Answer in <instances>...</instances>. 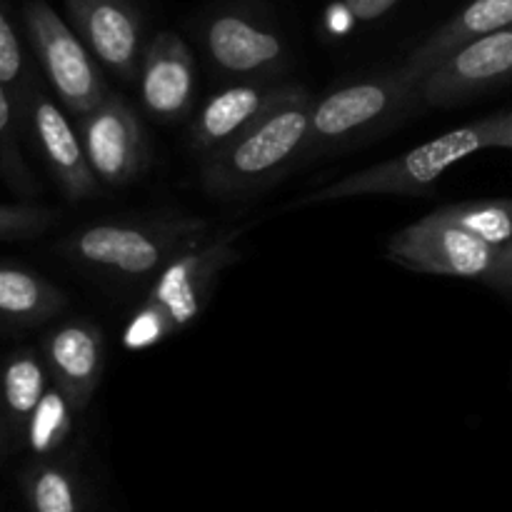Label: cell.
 <instances>
[{
	"label": "cell",
	"mask_w": 512,
	"mask_h": 512,
	"mask_svg": "<svg viewBox=\"0 0 512 512\" xmlns=\"http://www.w3.org/2000/svg\"><path fill=\"white\" fill-rule=\"evenodd\" d=\"M313 105V95L303 85H293L283 100L248 128L210 150L200 168L205 193L228 198L278 180L295 160L303 158Z\"/></svg>",
	"instance_id": "cell-1"
},
{
	"label": "cell",
	"mask_w": 512,
	"mask_h": 512,
	"mask_svg": "<svg viewBox=\"0 0 512 512\" xmlns=\"http://www.w3.org/2000/svg\"><path fill=\"white\" fill-rule=\"evenodd\" d=\"M505 118L508 113H493L473 120L463 128L448 130L408 153L373 165L360 173L345 175L328 188L305 195L300 205L333 203V200L363 198V195H425L455 163L485 148H503Z\"/></svg>",
	"instance_id": "cell-2"
},
{
	"label": "cell",
	"mask_w": 512,
	"mask_h": 512,
	"mask_svg": "<svg viewBox=\"0 0 512 512\" xmlns=\"http://www.w3.org/2000/svg\"><path fill=\"white\" fill-rule=\"evenodd\" d=\"M203 238H208V225L188 215L103 220L70 233L60 243V253L88 268L145 278L160 273L175 255Z\"/></svg>",
	"instance_id": "cell-3"
},
{
	"label": "cell",
	"mask_w": 512,
	"mask_h": 512,
	"mask_svg": "<svg viewBox=\"0 0 512 512\" xmlns=\"http://www.w3.org/2000/svg\"><path fill=\"white\" fill-rule=\"evenodd\" d=\"M420 103H425L420 83L400 68L330 90L313 105L303 158H318L383 135L415 113Z\"/></svg>",
	"instance_id": "cell-4"
},
{
	"label": "cell",
	"mask_w": 512,
	"mask_h": 512,
	"mask_svg": "<svg viewBox=\"0 0 512 512\" xmlns=\"http://www.w3.org/2000/svg\"><path fill=\"white\" fill-rule=\"evenodd\" d=\"M23 25L45 80L75 120L108 98L110 88L98 58L90 53L73 25L55 13L53 5L45 0H25Z\"/></svg>",
	"instance_id": "cell-5"
},
{
	"label": "cell",
	"mask_w": 512,
	"mask_h": 512,
	"mask_svg": "<svg viewBox=\"0 0 512 512\" xmlns=\"http://www.w3.org/2000/svg\"><path fill=\"white\" fill-rule=\"evenodd\" d=\"M498 250L430 213L390 238L388 258L415 273L485 280L498 260Z\"/></svg>",
	"instance_id": "cell-6"
},
{
	"label": "cell",
	"mask_w": 512,
	"mask_h": 512,
	"mask_svg": "<svg viewBox=\"0 0 512 512\" xmlns=\"http://www.w3.org/2000/svg\"><path fill=\"white\" fill-rule=\"evenodd\" d=\"M78 135L100 183L123 188L148 173L153 160L148 133L123 95L110 90L98 108L78 118Z\"/></svg>",
	"instance_id": "cell-7"
},
{
	"label": "cell",
	"mask_w": 512,
	"mask_h": 512,
	"mask_svg": "<svg viewBox=\"0 0 512 512\" xmlns=\"http://www.w3.org/2000/svg\"><path fill=\"white\" fill-rule=\"evenodd\" d=\"M238 233H225L220 238H203L175 255L150 288L145 303L153 305L170 330H183L193 323L213 295L218 275L238 263Z\"/></svg>",
	"instance_id": "cell-8"
},
{
	"label": "cell",
	"mask_w": 512,
	"mask_h": 512,
	"mask_svg": "<svg viewBox=\"0 0 512 512\" xmlns=\"http://www.w3.org/2000/svg\"><path fill=\"white\" fill-rule=\"evenodd\" d=\"M23 128L30 130L43 163L48 165L55 185L70 203H83L100 195V178L93 173L85 155L78 130L70 125L68 115L58 108L45 90L43 80L35 75L20 105Z\"/></svg>",
	"instance_id": "cell-9"
},
{
	"label": "cell",
	"mask_w": 512,
	"mask_h": 512,
	"mask_svg": "<svg viewBox=\"0 0 512 512\" xmlns=\"http://www.w3.org/2000/svg\"><path fill=\"white\" fill-rule=\"evenodd\" d=\"M512 83V25L458 50L420 83L433 108H453Z\"/></svg>",
	"instance_id": "cell-10"
},
{
	"label": "cell",
	"mask_w": 512,
	"mask_h": 512,
	"mask_svg": "<svg viewBox=\"0 0 512 512\" xmlns=\"http://www.w3.org/2000/svg\"><path fill=\"white\" fill-rule=\"evenodd\" d=\"M210 65L230 80H270L288 65V45L243 13H218L203 30Z\"/></svg>",
	"instance_id": "cell-11"
},
{
	"label": "cell",
	"mask_w": 512,
	"mask_h": 512,
	"mask_svg": "<svg viewBox=\"0 0 512 512\" xmlns=\"http://www.w3.org/2000/svg\"><path fill=\"white\" fill-rule=\"evenodd\" d=\"M68 23L100 65L133 80L143 58V18L130 0H65Z\"/></svg>",
	"instance_id": "cell-12"
},
{
	"label": "cell",
	"mask_w": 512,
	"mask_h": 512,
	"mask_svg": "<svg viewBox=\"0 0 512 512\" xmlns=\"http://www.w3.org/2000/svg\"><path fill=\"white\" fill-rule=\"evenodd\" d=\"M195 60L188 43L173 30L155 33L145 43L138 70L140 103L158 123H180L195 103Z\"/></svg>",
	"instance_id": "cell-13"
},
{
	"label": "cell",
	"mask_w": 512,
	"mask_h": 512,
	"mask_svg": "<svg viewBox=\"0 0 512 512\" xmlns=\"http://www.w3.org/2000/svg\"><path fill=\"white\" fill-rule=\"evenodd\" d=\"M43 360L50 380L65 395L75 413H83L93 400L105 368L103 330L85 320H73L43 340Z\"/></svg>",
	"instance_id": "cell-14"
},
{
	"label": "cell",
	"mask_w": 512,
	"mask_h": 512,
	"mask_svg": "<svg viewBox=\"0 0 512 512\" xmlns=\"http://www.w3.org/2000/svg\"><path fill=\"white\" fill-rule=\"evenodd\" d=\"M293 90V83H268V80H238L215 93L198 115L190 120L188 138L193 150L208 155L230 138L258 120L265 110Z\"/></svg>",
	"instance_id": "cell-15"
},
{
	"label": "cell",
	"mask_w": 512,
	"mask_h": 512,
	"mask_svg": "<svg viewBox=\"0 0 512 512\" xmlns=\"http://www.w3.org/2000/svg\"><path fill=\"white\" fill-rule=\"evenodd\" d=\"M512 25V0H473L458 15L430 33L413 53L408 55L400 70L415 83H423L435 68L453 58L458 50L468 48L475 40Z\"/></svg>",
	"instance_id": "cell-16"
},
{
	"label": "cell",
	"mask_w": 512,
	"mask_h": 512,
	"mask_svg": "<svg viewBox=\"0 0 512 512\" xmlns=\"http://www.w3.org/2000/svg\"><path fill=\"white\" fill-rule=\"evenodd\" d=\"M68 305L63 290L40 273L0 263V325L35 328L53 320Z\"/></svg>",
	"instance_id": "cell-17"
},
{
	"label": "cell",
	"mask_w": 512,
	"mask_h": 512,
	"mask_svg": "<svg viewBox=\"0 0 512 512\" xmlns=\"http://www.w3.org/2000/svg\"><path fill=\"white\" fill-rule=\"evenodd\" d=\"M48 365L35 350H15L5 358L0 370V405L10 433L25 438L38 410L40 400L48 393Z\"/></svg>",
	"instance_id": "cell-18"
},
{
	"label": "cell",
	"mask_w": 512,
	"mask_h": 512,
	"mask_svg": "<svg viewBox=\"0 0 512 512\" xmlns=\"http://www.w3.org/2000/svg\"><path fill=\"white\" fill-rule=\"evenodd\" d=\"M20 135L23 120L18 115V105L0 80V178L18 198L33 200L40 193V183L25 160Z\"/></svg>",
	"instance_id": "cell-19"
},
{
	"label": "cell",
	"mask_w": 512,
	"mask_h": 512,
	"mask_svg": "<svg viewBox=\"0 0 512 512\" xmlns=\"http://www.w3.org/2000/svg\"><path fill=\"white\" fill-rule=\"evenodd\" d=\"M433 213L468 230L493 248H503L512 240V198L470 200V203L445 205Z\"/></svg>",
	"instance_id": "cell-20"
},
{
	"label": "cell",
	"mask_w": 512,
	"mask_h": 512,
	"mask_svg": "<svg viewBox=\"0 0 512 512\" xmlns=\"http://www.w3.org/2000/svg\"><path fill=\"white\" fill-rule=\"evenodd\" d=\"M33 78L35 70L30 68L28 58H25L23 43H20L18 30H15L13 18H10L8 0H0V80L10 90L18 110L23 105Z\"/></svg>",
	"instance_id": "cell-21"
},
{
	"label": "cell",
	"mask_w": 512,
	"mask_h": 512,
	"mask_svg": "<svg viewBox=\"0 0 512 512\" xmlns=\"http://www.w3.org/2000/svg\"><path fill=\"white\" fill-rule=\"evenodd\" d=\"M70 413H75V410L70 408L65 395L55 385L48 388V393L40 400L38 410H35L33 420H30L28 435H25L30 448L35 453H48L55 445L63 443L65 435L70 433Z\"/></svg>",
	"instance_id": "cell-22"
},
{
	"label": "cell",
	"mask_w": 512,
	"mask_h": 512,
	"mask_svg": "<svg viewBox=\"0 0 512 512\" xmlns=\"http://www.w3.org/2000/svg\"><path fill=\"white\" fill-rule=\"evenodd\" d=\"M28 500L33 512H78L73 480L55 465H38L30 470Z\"/></svg>",
	"instance_id": "cell-23"
},
{
	"label": "cell",
	"mask_w": 512,
	"mask_h": 512,
	"mask_svg": "<svg viewBox=\"0 0 512 512\" xmlns=\"http://www.w3.org/2000/svg\"><path fill=\"white\" fill-rule=\"evenodd\" d=\"M60 223V210L50 205L30 203H0V240H30L48 233Z\"/></svg>",
	"instance_id": "cell-24"
},
{
	"label": "cell",
	"mask_w": 512,
	"mask_h": 512,
	"mask_svg": "<svg viewBox=\"0 0 512 512\" xmlns=\"http://www.w3.org/2000/svg\"><path fill=\"white\" fill-rule=\"evenodd\" d=\"M168 335H173V330L165 323L163 315H160L150 303H143L135 310L133 318H130L123 335V343L128 350H145L163 343Z\"/></svg>",
	"instance_id": "cell-25"
},
{
	"label": "cell",
	"mask_w": 512,
	"mask_h": 512,
	"mask_svg": "<svg viewBox=\"0 0 512 512\" xmlns=\"http://www.w3.org/2000/svg\"><path fill=\"white\" fill-rule=\"evenodd\" d=\"M398 3L400 0H343V8L348 10V15L353 20L370 23V20L383 18V15L390 13Z\"/></svg>",
	"instance_id": "cell-26"
},
{
	"label": "cell",
	"mask_w": 512,
	"mask_h": 512,
	"mask_svg": "<svg viewBox=\"0 0 512 512\" xmlns=\"http://www.w3.org/2000/svg\"><path fill=\"white\" fill-rule=\"evenodd\" d=\"M483 283H488L490 288L512 293V240L498 250V260H495L493 270H490Z\"/></svg>",
	"instance_id": "cell-27"
},
{
	"label": "cell",
	"mask_w": 512,
	"mask_h": 512,
	"mask_svg": "<svg viewBox=\"0 0 512 512\" xmlns=\"http://www.w3.org/2000/svg\"><path fill=\"white\" fill-rule=\"evenodd\" d=\"M8 435H10V428H8V420H5V413H3V405H0V453H3L5 448H8Z\"/></svg>",
	"instance_id": "cell-28"
},
{
	"label": "cell",
	"mask_w": 512,
	"mask_h": 512,
	"mask_svg": "<svg viewBox=\"0 0 512 512\" xmlns=\"http://www.w3.org/2000/svg\"><path fill=\"white\" fill-rule=\"evenodd\" d=\"M503 148L512 150V110H508V118H505V138H503Z\"/></svg>",
	"instance_id": "cell-29"
}]
</instances>
